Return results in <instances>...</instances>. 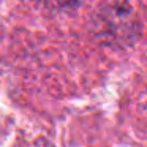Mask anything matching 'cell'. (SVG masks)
<instances>
[{
    "label": "cell",
    "instance_id": "6da1fadb",
    "mask_svg": "<svg viewBox=\"0 0 147 147\" xmlns=\"http://www.w3.org/2000/svg\"><path fill=\"white\" fill-rule=\"evenodd\" d=\"M41 3L51 10H70L78 3V0H41Z\"/></svg>",
    "mask_w": 147,
    "mask_h": 147
}]
</instances>
